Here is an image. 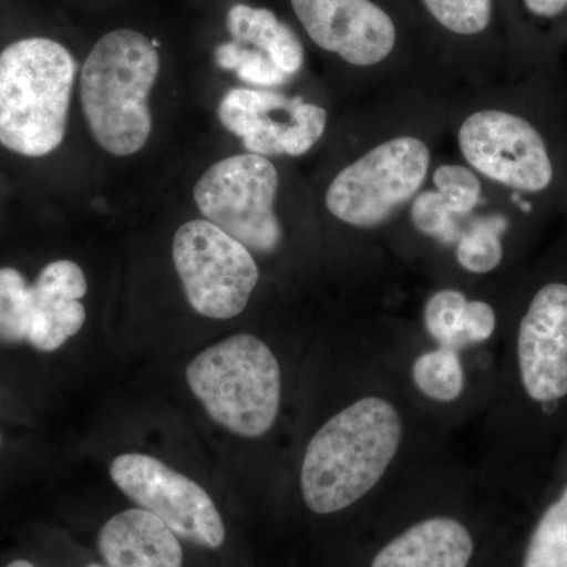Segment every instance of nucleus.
Returning <instances> with one entry per match:
<instances>
[{
  "label": "nucleus",
  "instance_id": "f257e3e1",
  "mask_svg": "<svg viewBox=\"0 0 567 567\" xmlns=\"http://www.w3.org/2000/svg\"><path fill=\"white\" fill-rule=\"evenodd\" d=\"M402 442V420L382 398H364L328 420L312 436L301 465L306 506L316 514L354 505L385 475Z\"/></svg>",
  "mask_w": 567,
  "mask_h": 567
},
{
  "label": "nucleus",
  "instance_id": "f03ea898",
  "mask_svg": "<svg viewBox=\"0 0 567 567\" xmlns=\"http://www.w3.org/2000/svg\"><path fill=\"white\" fill-rule=\"evenodd\" d=\"M159 54L141 32L121 29L93 47L81 71V103L92 136L115 156L134 155L152 133L148 95Z\"/></svg>",
  "mask_w": 567,
  "mask_h": 567
},
{
  "label": "nucleus",
  "instance_id": "7ed1b4c3",
  "mask_svg": "<svg viewBox=\"0 0 567 567\" xmlns=\"http://www.w3.org/2000/svg\"><path fill=\"white\" fill-rule=\"evenodd\" d=\"M76 61L50 39L14 41L0 52V144L31 158L62 144Z\"/></svg>",
  "mask_w": 567,
  "mask_h": 567
},
{
  "label": "nucleus",
  "instance_id": "20e7f679",
  "mask_svg": "<svg viewBox=\"0 0 567 567\" xmlns=\"http://www.w3.org/2000/svg\"><path fill=\"white\" fill-rule=\"evenodd\" d=\"M186 380L207 415L246 439L270 432L281 404V369L270 347L235 334L208 347L186 368Z\"/></svg>",
  "mask_w": 567,
  "mask_h": 567
},
{
  "label": "nucleus",
  "instance_id": "39448f33",
  "mask_svg": "<svg viewBox=\"0 0 567 567\" xmlns=\"http://www.w3.org/2000/svg\"><path fill=\"white\" fill-rule=\"evenodd\" d=\"M279 175L270 159L244 153L213 164L194 188V200L208 223L249 251L270 254L281 245L275 213Z\"/></svg>",
  "mask_w": 567,
  "mask_h": 567
},
{
  "label": "nucleus",
  "instance_id": "423d86ee",
  "mask_svg": "<svg viewBox=\"0 0 567 567\" xmlns=\"http://www.w3.org/2000/svg\"><path fill=\"white\" fill-rule=\"evenodd\" d=\"M431 166V152L417 137L383 142L344 167L328 186L324 204L350 226L377 227L420 192Z\"/></svg>",
  "mask_w": 567,
  "mask_h": 567
},
{
  "label": "nucleus",
  "instance_id": "0eeeda50",
  "mask_svg": "<svg viewBox=\"0 0 567 567\" xmlns=\"http://www.w3.org/2000/svg\"><path fill=\"white\" fill-rule=\"evenodd\" d=\"M173 257L197 315L227 320L245 311L259 282V268L240 241L207 219H194L175 233Z\"/></svg>",
  "mask_w": 567,
  "mask_h": 567
},
{
  "label": "nucleus",
  "instance_id": "6e6552de",
  "mask_svg": "<svg viewBox=\"0 0 567 567\" xmlns=\"http://www.w3.org/2000/svg\"><path fill=\"white\" fill-rule=\"evenodd\" d=\"M110 473L123 494L185 543L207 550L226 543V525L212 496L158 458L122 454L112 461Z\"/></svg>",
  "mask_w": 567,
  "mask_h": 567
},
{
  "label": "nucleus",
  "instance_id": "1a4fd4ad",
  "mask_svg": "<svg viewBox=\"0 0 567 567\" xmlns=\"http://www.w3.org/2000/svg\"><path fill=\"white\" fill-rule=\"evenodd\" d=\"M458 147L477 173L518 192H543L554 178L543 136L532 123L511 112L470 115L458 132Z\"/></svg>",
  "mask_w": 567,
  "mask_h": 567
},
{
  "label": "nucleus",
  "instance_id": "9d476101",
  "mask_svg": "<svg viewBox=\"0 0 567 567\" xmlns=\"http://www.w3.org/2000/svg\"><path fill=\"white\" fill-rule=\"evenodd\" d=\"M295 99L267 89H234L219 104V121L227 132L244 141L248 153L265 158L301 156L323 136L328 115L323 107L301 100L286 121L271 117L276 112L289 110Z\"/></svg>",
  "mask_w": 567,
  "mask_h": 567
},
{
  "label": "nucleus",
  "instance_id": "9b49d317",
  "mask_svg": "<svg viewBox=\"0 0 567 567\" xmlns=\"http://www.w3.org/2000/svg\"><path fill=\"white\" fill-rule=\"evenodd\" d=\"M309 39L353 66H372L393 52V18L372 0H290Z\"/></svg>",
  "mask_w": 567,
  "mask_h": 567
},
{
  "label": "nucleus",
  "instance_id": "f8f14e48",
  "mask_svg": "<svg viewBox=\"0 0 567 567\" xmlns=\"http://www.w3.org/2000/svg\"><path fill=\"white\" fill-rule=\"evenodd\" d=\"M522 383L533 401L567 395V286L548 284L529 305L517 339Z\"/></svg>",
  "mask_w": 567,
  "mask_h": 567
},
{
  "label": "nucleus",
  "instance_id": "ddd939ff",
  "mask_svg": "<svg viewBox=\"0 0 567 567\" xmlns=\"http://www.w3.org/2000/svg\"><path fill=\"white\" fill-rule=\"evenodd\" d=\"M87 281L80 265L55 260L41 270L31 286V324L28 342L40 352H54L80 333L85 323L81 298Z\"/></svg>",
  "mask_w": 567,
  "mask_h": 567
},
{
  "label": "nucleus",
  "instance_id": "4468645a",
  "mask_svg": "<svg viewBox=\"0 0 567 567\" xmlns=\"http://www.w3.org/2000/svg\"><path fill=\"white\" fill-rule=\"evenodd\" d=\"M181 540L158 517L132 507L103 525L96 546L106 567H185Z\"/></svg>",
  "mask_w": 567,
  "mask_h": 567
},
{
  "label": "nucleus",
  "instance_id": "2eb2a0df",
  "mask_svg": "<svg viewBox=\"0 0 567 567\" xmlns=\"http://www.w3.org/2000/svg\"><path fill=\"white\" fill-rule=\"evenodd\" d=\"M475 544L454 518L420 522L377 554L371 567H466Z\"/></svg>",
  "mask_w": 567,
  "mask_h": 567
},
{
  "label": "nucleus",
  "instance_id": "dca6fc26",
  "mask_svg": "<svg viewBox=\"0 0 567 567\" xmlns=\"http://www.w3.org/2000/svg\"><path fill=\"white\" fill-rule=\"evenodd\" d=\"M226 28L233 41L264 52L287 76H293L303 66V44L274 11L238 3L227 11Z\"/></svg>",
  "mask_w": 567,
  "mask_h": 567
},
{
  "label": "nucleus",
  "instance_id": "f3484780",
  "mask_svg": "<svg viewBox=\"0 0 567 567\" xmlns=\"http://www.w3.org/2000/svg\"><path fill=\"white\" fill-rule=\"evenodd\" d=\"M413 382L432 401L453 402L464 391V368L451 347L425 352L413 364Z\"/></svg>",
  "mask_w": 567,
  "mask_h": 567
},
{
  "label": "nucleus",
  "instance_id": "a211bd4d",
  "mask_svg": "<svg viewBox=\"0 0 567 567\" xmlns=\"http://www.w3.org/2000/svg\"><path fill=\"white\" fill-rule=\"evenodd\" d=\"M507 219L502 215L484 216L470 226L457 244V262L472 274H491L503 260L502 235Z\"/></svg>",
  "mask_w": 567,
  "mask_h": 567
},
{
  "label": "nucleus",
  "instance_id": "6ab92c4d",
  "mask_svg": "<svg viewBox=\"0 0 567 567\" xmlns=\"http://www.w3.org/2000/svg\"><path fill=\"white\" fill-rule=\"evenodd\" d=\"M524 567H567V487L536 525Z\"/></svg>",
  "mask_w": 567,
  "mask_h": 567
},
{
  "label": "nucleus",
  "instance_id": "aec40b11",
  "mask_svg": "<svg viewBox=\"0 0 567 567\" xmlns=\"http://www.w3.org/2000/svg\"><path fill=\"white\" fill-rule=\"evenodd\" d=\"M31 286L14 268H0V344L28 341Z\"/></svg>",
  "mask_w": 567,
  "mask_h": 567
},
{
  "label": "nucleus",
  "instance_id": "412c9836",
  "mask_svg": "<svg viewBox=\"0 0 567 567\" xmlns=\"http://www.w3.org/2000/svg\"><path fill=\"white\" fill-rule=\"evenodd\" d=\"M215 61L219 69L234 71L246 84L257 87H276L290 78L264 52L237 41L219 44L215 51Z\"/></svg>",
  "mask_w": 567,
  "mask_h": 567
},
{
  "label": "nucleus",
  "instance_id": "4be33fe9",
  "mask_svg": "<svg viewBox=\"0 0 567 567\" xmlns=\"http://www.w3.org/2000/svg\"><path fill=\"white\" fill-rule=\"evenodd\" d=\"M425 10L446 31L456 35H477L486 31L494 17V0H421Z\"/></svg>",
  "mask_w": 567,
  "mask_h": 567
},
{
  "label": "nucleus",
  "instance_id": "5701e85b",
  "mask_svg": "<svg viewBox=\"0 0 567 567\" xmlns=\"http://www.w3.org/2000/svg\"><path fill=\"white\" fill-rule=\"evenodd\" d=\"M465 295L458 290H440L429 298L424 308V323L427 333L439 342L440 347L453 349L462 317L466 308Z\"/></svg>",
  "mask_w": 567,
  "mask_h": 567
},
{
  "label": "nucleus",
  "instance_id": "b1692460",
  "mask_svg": "<svg viewBox=\"0 0 567 567\" xmlns=\"http://www.w3.org/2000/svg\"><path fill=\"white\" fill-rule=\"evenodd\" d=\"M434 185L454 215H466L480 204V178L464 166L445 164L439 167L434 173Z\"/></svg>",
  "mask_w": 567,
  "mask_h": 567
},
{
  "label": "nucleus",
  "instance_id": "393cba45",
  "mask_svg": "<svg viewBox=\"0 0 567 567\" xmlns=\"http://www.w3.org/2000/svg\"><path fill=\"white\" fill-rule=\"evenodd\" d=\"M412 221L420 233L429 237L439 238L445 244L457 240L454 213L439 192H427L416 197L412 207Z\"/></svg>",
  "mask_w": 567,
  "mask_h": 567
},
{
  "label": "nucleus",
  "instance_id": "a878e982",
  "mask_svg": "<svg viewBox=\"0 0 567 567\" xmlns=\"http://www.w3.org/2000/svg\"><path fill=\"white\" fill-rule=\"evenodd\" d=\"M495 323V312L492 306L484 301H468L461 327L454 338L453 349L461 350L466 346L487 341L494 334Z\"/></svg>",
  "mask_w": 567,
  "mask_h": 567
},
{
  "label": "nucleus",
  "instance_id": "bb28decb",
  "mask_svg": "<svg viewBox=\"0 0 567 567\" xmlns=\"http://www.w3.org/2000/svg\"><path fill=\"white\" fill-rule=\"evenodd\" d=\"M529 13L537 18H557L567 9V0H524Z\"/></svg>",
  "mask_w": 567,
  "mask_h": 567
},
{
  "label": "nucleus",
  "instance_id": "cd10ccee",
  "mask_svg": "<svg viewBox=\"0 0 567 567\" xmlns=\"http://www.w3.org/2000/svg\"><path fill=\"white\" fill-rule=\"evenodd\" d=\"M6 567H37L33 563L28 561V559H14L11 561L9 566Z\"/></svg>",
  "mask_w": 567,
  "mask_h": 567
},
{
  "label": "nucleus",
  "instance_id": "c85d7f7f",
  "mask_svg": "<svg viewBox=\"0 0 567 567\" xmlns=\"http://www.w3.org/2000/svg\"><path fill=\"white\" fill-rule=\"evenodd\" d=\"M84 567H106V566L99 565V563H89V565H85Z\"/></svg>",
  "mask_w": 567,
  "mask_h": 567
}]
</instances>
